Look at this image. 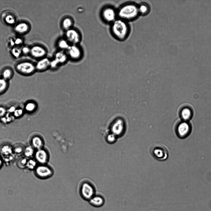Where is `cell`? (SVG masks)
<instances>
[{"label":"cell","instance_id":"cell-1","mask_svg":"<svg viewBox=\"0 0 211 211\" xmlns=\"http://www.w3.org/2000/svg\"><path fill=\"white\" fill-rule=\"evenodd\" d=\"M139 13L138 7L133 4L122 6L118 10V14L122 20H130L134 19Z\"/></svg>","mask_w":211,"mask_h":211},{"label":"cell","instance_id":"cell-2","mask_svg":"<svg viewBox=\"0 0 211 211\" xmlns=\"http://www.w3.org/2000/svg\"><path fill=\"white\" fill-rule=\"evenodd\" d=\"M112 31L115 37L119 40H123L127 35L129 31L128 26L122 19L115 21L112 27Z\"/></svg>","mask_w":211,"mask_h":211},{"label":"cell","instance_id":"cell-3","mask_svg":"<svg viewBox=\"0 0 211 211\" xmlns=\"http://www.w3.org/2000/svg\"><path fill=\"white\" fill-rule=\"evenodd\" d=\"M150 153L155 159L160 161L166 160L168 156V151L163 144L160 143L153 144L150 149Z\"/></svg>","mask_w":211,"mask_h":211},{"label":"cell","instance_id":"cell-4","mask_svg":"<svg viewBox=\"0 0 211 211\" xmlns=\"http://www.w3.org/2000/svg\"><path fill=\"white\" fill-rule=\"evenodd\" d=\"M192 127L190 124L185 120L179 121L176 124L175 131L177 136L183 139L188 137L190 134Z\"/></svg>","mask_w":211,"mask_h":211},{"label":"cell","instance_id":"cell-5","mask_svg":"<svg viewBox=\"0 0 211 211\" xmlns=\"http://www.w3.org/2000/svg\"><path fill=\"white\" fill-rule=\"evenodd\" d=\"M79 194L83 199L88 201L96 194L95 189L92 184L84 182L80 187Z\"/></svg>","mask_w":211,"mask_h":211},{"label":"cell","instance_id":"cell-6","mask_svg":"<svg viewBox=\"0 0 211 211\" xmlns=\"http://www.w3.org/2000/svg\"><path fill=\"white\" fill-rule=\"evenodd\" d=\"M15 69L19 73L25 76L32 75L36 70L35 65L28 61H22L18 63L15 66Z\"/></svg>","mask_w":211,"mask_h":211},{"label":"cell","instance_id":"cell-7","mask_svg":"<svg viewBox=\"0 0 211 211\" xmlns=\"http://www.w3.org/2000/svg\"><path fill=\"white\" fill-rule=\"evenodd\" d=\"M35 173L37 176L41 179H45L51 176L53 173L52 168L45 164H41L36 167Z\"/></svg>","mask_w":211,"mask_h":211},{"label":"cell","instance_id":"cell-8","mask_svg":"<svg viewBox=\"0 0 211 211\" xmlns=\"http://www.w3.org/2000/svg\"><path fill=\"white\" fill-rule=\"evenodd\" d=\"M66 36L67 40L72 44H76L80 41V35L74 29L70 28L67 30Z\"/></svg>","mask_w":211,"mask_h":211},{"label":"cell","instance_id":"cell-9","mask_svg":"<svg viewBox=\"0 0 211 211\" xmlns=\"http://www.w3.org/2000/svg\"><path fill=\"white\" fill-rule=\"evenodd\" d=\"M35 157L37 161L41 164H45L48 161L49 154L46 150L41 148L35 152Z\"/></svg>","mask_w":211,"mask_h":211},{"label":"cell","instance_id":"cell-10","mask_svg":"<svg viewBox=\"0 0 211 211\" xmlns=\"http://www.w3.org/2000/svg\"><path fill=\"white\" fill-rule=\"evenodd\" d=\"M67 59V55L64 51L62 50L58 52L55 54L54 60L50 61V65L53 67H55L59 64L64 63Z\"/></svg>","mask_w":211,"mask_h":211},{"label":"cell","instance_id":"cell-11","mask_svg":"<svg viewBox=\"0 0 211 211\" xmlns=\"http://www.w3.org/2000/svg\"><path fill=\"white\" fill-rule=\"evenodd\" d=\"M88 201L92 206L95 207H100L104 205L105 199L102 195L96 194Z\"/></svg>","mask_w":211,"mask_h":211},{"label":"cell","instance_id":"cell-12","mask_svg":"<svg viewBox=\"0 0 211 211\" xmlns=\"http://www.w3.org/2000/svg\"><path fill=\"white\" fill-rule=\"evenodd\" d=\"M30 53L32 57L38 58L44 56L46 52L42 47L39 45H35L30 49Z\"/></svg>","mask_w":211,"mask_h":211},{"label":"cell","instance_id":"cell-13","mask_svg":"<svg viewBox=\"0 0 211 211\" xmlns=\"http://www.w3.org/2000/svg\"><path fill=\"white\" fill-rule=\"evenodd\" d=\"M102 16L107 22L113 21L115 18L116 13L114 10L111 7L105 8L102 12Z\"/></svg>","mask_w":211,"mask_h":211},{"label":"cell","instance_id":"cell-14","mask_svg":"<svg viewBox=\"0 0 211 211\" xmlns=\"http://www.w3.org/2000/svg\"><path fill=\"white\" fill-rule=\"evenodd\" d=\"M67 50L68 54L72 59H77L81 56L80 50L76 44L70 45Z\"/></svg>","mask_w":211,"mask_h":211},{"label":"cell","instance_id":"cell-15","mask_svg":"<svg viewBox=\"0 0 211 211\" xmlns=\"http://www.w3.org/2000/svg\"><path fill=\"white\" fill-rule=\"evenodd\" d=\"M179 115L184 120L190 119L192 116L193 112L191 108L187 106H183L179 111Z\"/></svg>","mask_w":211,"mask_h":211},{"label":"cell","instance_id":"cell-16","mask_svg":"<svg viewBox=\"0 0 211 211\" xmlns=\"http://www.w3.org/2000/svg\"><path fill=\"white\" fill-rule=\"evenodd\" d=\"M50 61L47 58L45 57L38 61L35 65L36 70L39 71L44 70L50 65Z\"/></svg>","mask_w":211,"mask_h":211},{"label":"cell","instance_id":"cell-17","mask_svg":"<svg viewBox=\"0 0 211 211\" xmlns=\"http://www.w3.org/2000/svg\"><path fill=\"white\" fill-rule=\"evenodd\" d=\"M29 28L27 23L23 22L18 24L15 27V31L18 33L23 34L26 32Z\"/></svg>","mask_w":211,"mask_h":211},{"label":"cell","instance_id":"cell-18","mask_svg":"<svg viewBox=\"0 0 211 211\" xmlns=\"http://www.w3.org/2000/svg\"><path fill=\"white\" fill-rule=\"evenodd\" d=\"M32 146L37 150L42 148L44 144L42 139L39 136H35L31 140Z\"/></svg>","mask_w":211,"mask_h":211},{"label":"cell","instance_id":"cell-19","mask_svg":"<svg viewBox=\"0 0 211 211\" xmlns=\"http://www.w3.org/2000/svg\"><path fill=\"white\" fill-rule=\"evenodd\" d=\"M37 108V105L36 102L33 101H30L25 104L24 109L27 113H32L35 112Z\"/></svg>","mask_w":211,"mask_h":211},{"label":"cell","instance_id":"cell-20","mask_svg":"<svg viewBox=\"0 0 211 211\" xmlns=\"http://www.w3.org/2000/svg\"><path fill=\"white\" fill-rule=\"evenodd\" d=\"M9 86L8 81L0 77V95L5 93Z\"/></svg>","mask_w":211,"mask_h":211},{"label":"cell","instance_id":"cell-21","mask_svg":"<svg viewBox=\"0 0 211 211\" xmlns=\"http://www.w3.org/2000/svg\"><path fill=\"white\" fill-rule=\"evenodd\" d=\"M13 70L9 68H6L3 70L2 72V77L9 81L12 77L13 75Z\"/></svg>","mask_w":211,"mask_h":211},{"label":"cell","instance_id":"cell-22","mask_svg":"<svg viewBox=\"0 0 211 211\" xmlns=\"http://www.w3.org/2000/svg\"><path fill=\"white\" fill-rule=\"evenodd\" d=\"M13 151L12 147L9 145L5 144L1 147L0 152L3 155L6 156L10 155Z\"/></svg>","mask_w":211,"mask_h":211},{"label":"cell","instance_id":"cell-23","mask_svg":"<svg viewBox=\"0 0 211 211\" xmlns=\"http://www.w3.org/2000/svg\"><path fill=\"white\" fill-rule=\"evenodd\" d=\"M72 25V20L69 18L65 19L62 21V26L63 28L67 30L71 28Z\"/></svg>","mask_w":211,"mask_h":211},{"label":"cell","instance_id":"cell-24","mask_svg":"<svg viewBox=\"0 0 211 211\" xmlns=\"http://www.w3.org/2000/svg\"><path fill=\"white\" fill-rule=\"evenodd\" d=\"M58 45L59 47L62 49H67L70 45L67 40L62 39L58 42Z\"/></svg>","mask_w":211,"mask_h":211},{"label":"cell","instance_id":"cell-25","mask_svg":"<svg viewBox=\"0 0 211 211\" xmlns=\"http://www.w3.org/2000/svg\"><path fill=\"white\" fill-rule=\"evenodd\" d=\"M24 154L25 156L29 157L31 156L34 153L33 147L31 146H27L24 150Z\"/></svg>","mask_w":211,"mask_h":211},{"label":"cell","instance_id":"cell-26","mask_svg":"<svg viewBox=\"0 0 211 211\" xmlns=\"http://www.w3.org/2000/svg\"><path fill=\"white\" fill-rule=\"evenodd\" d=\"M4 20L6 23L10 25L13 24L15 22V18L11 14L7 15L4 18Z\"/></svg>","mask_w":211,"mask_h":211},{"label":"cell","instance_id":"cell-27","mask_svg":"<svg viewBox=\"0 0 211 211\" xmlns=\"http://www.w3.org/2000/svg\"><path fill=\"white\" fill-rule=\"evenodd\" d=\"M36 162L33 159H30L27 161L26 167L32 170L36 167Z\"/></svg>","mask_w":211,"mask_h":211},{"label":"cell","instance_id":"cell-28","mask_svg":"<svg viewBox=\"0 0 211 211\" xmlns=\"http://www.w3.org/2000/svg\"><path fill=\"white\" fill-rule=\"evenodd\" d=\"M22 52V49L18 47H14L11 51L12 54L16 58L19 57Z\"/></svg>","mask_w":211,"mask_h":211},{"label":"cell","instance_id":"cell-29","mask_svg":"<svg viewBox=\"0 0 211 211\" xmlns=\"http://www.w3.org/2000/svg\"><path fill=\"white\" fill-rule=\"evenodd\" d=\"M139 12L143 14H146L149 11L148 6L145 4H142L138 7Z\"/></svg>","mask_w":211,"mask_h":211},{"label":"cell","instance_id":"cell-30","mask_svg":"<svg viewBox=\"0 0 211 211\" xmlns=\"http://www.w3.org/2000/svg\"><path fill=\"white\" fill-rule=\"evenodd\" d=\"M24 150L23 147L21 145H18L15 146L13 148V151L17 154L22 153Z\"/></svg>","mask_w":211,"mask_h":211},{"label":"cell","instance_id":"cell-31","mask_svg":"<svg viewBox=\"0 0 211 211\" xmlns=\"http://www.w3.org/2000/svg\"><path fill=\"white\" fill-rule=\"evenodd\" d=\"M27 162L26 159L25 158H20L18 162V165L20 167L22 168L26 167Z\"/></svg>","mask_w":211,"mask_h":211},{"label":"cell","instance_id":"cell-32","mask_svg":"<svg viewBox=\"0 0 211 211\" xmlns=\"http://www.w3.org/2000/svg\"><path fill=\"white\" fill-rule=\"evenodd\" d=\"M23 112L24 111L22 108L16 109L14 112V116L16 117H19L22 115Z\"/></svg>","mask_w":211,"mask_h":211},{"label":"cell","instance_id":"cell-33","mask_svg":"<svg viewBox=\"0 0 211 211\" xmlns=\"http://www.w3.org/2000/svg\"><path fill=\"white\" fill-rule=\"evenodd\" d=\"M7 111L6 109L3 107L0 106V118L3 117Z\"/></svg>","mask_w":211,"mask_h":211},{"label":"cell","instance_id":"cell-34","mask_svg":"<svg viewBox=\"0 0 211 211\" xmlns=\"http://www.w3.org/2000/svg\"><path fill=\"white\" fill-rule=\"evenodd\" d=\"M115 139L114 135L113 134L108 135L106 137L107 141L110 142H114Z\"/></svg>","mask_w":211,"mask_h":211},{"label":"cell","instance_id":"cell-35","mask_svg":"<svg viewBox=\"0 0 211 211\" xmlns=\"http://www.w3.org/2000/svg\"><path fill=\"white\" fill-rule=\"evenodd\" d=\"M30 49L27 47H24L22 49V51L24 53L27 54L30 52Z\"/></svg>","mask_w":211,"mask_h":211},{"label":"cell","instance_id":"cell-36","mask_svg":"<svg viewBox=\"0 0 211 211\" xmlns=\"http://www.w3.org/2000/svg\"><path fill=\"white\" fill-rule=\"evenodd\" d=\"M15 44L19 45L22 43V40L19 38L16 39L14 41Z\"/></svg>","mask_w":211,"mask_h":211},{"label":"cell","instance_id":"cell-37","mask_svg":"<svg viewBox=\"0 0 211 211\" xmlns=\"http://www.w3.org/2000/svg\"><path fill=\"white\" fill-rule=\"evenodd\" d=\"M15 109L16 108L13 106L10 107V108L8 109L7 111L10 113H14Z\"/></svg>","mask_w":211,"mask_h":211},{"label":"cell","instance_id":"cell-38","mask_svg":"<svg viewBox=\"0 0 211 211\" xmlns=\"http://www.w3.org/2000/svg\"><path fill=\"white\" fill-rule=\"evenodd\" d=\"M10 44L11 46H13L15 44V42L12 40L11 39L10 41Z\"/></svg>","mask_w":211,"mask_h":211},{"label":"cell","instance_id":"cell-39","mask_svg":"<svg viewBox=\"0 0 211 211\" xmlns=\"http://www.w3.org/2000/svg\"><path fill=\"white\" fill-rule=\"evenodd\" d=\"M2 159L0 157V168L2 167Z\"/></svg>","mask_w":211,"mask_h":211}]
</instances>
